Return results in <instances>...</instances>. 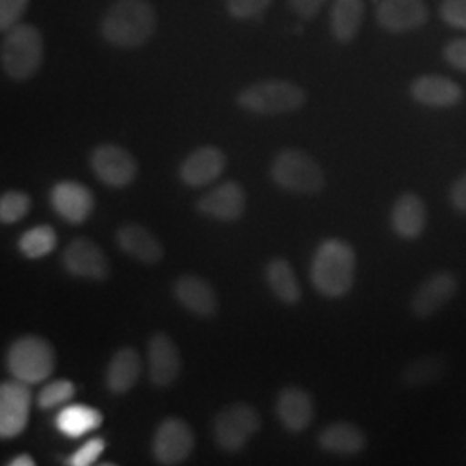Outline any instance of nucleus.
I'll return each mask as SVG.
<instances>
[{"instance_id":"nucleus-20","label":"nucleus","mask_w":466,"mask_h":466,"mask_svg":"<svg viewBox=\"0 0 466 466\" xmlns=\"http://www.w3.org/2000/svg\"><path fill=\"white\" fill-rule=\"evenodd\" d=\"M198 211L204 217L232 223L244 217L246 192L235 180L218 185L211 192L198 200Z\"/></svg>"},{"instance_id":"nucleus-3","label":"nucleus","mask_w":466,"mask_h":466,"mask_svg":"<svg viewBox=\"0 0 466 466\" xmlns=\"http://www.w3.org/2000/svg\"><path fill=\"white\" fill-rule=\"evenodd\" d=\"M46 42L42 32L26 23H19L4 35L0 63L7 78L23 84L32 80L44 63Z\"/></svg>"},{"instance_id":"nucleus-27","label":"nucleus","mask_w":466,"mask_h":466,"mask_svg":"<svg viewBox=\"0 0 466 466\" xmlns=\"http://www.w3.org/2000/svg\"><path fill=\"white\" fill-rule=\"evenodd\" d=\"M265 275H267L268 285L277 299L282 300L287 306L299 304L302 299L299 280L296 277L294 268L287 259L283 258L271 259L265 268Z\"/></svg>"},{"instance_id":"nucleus-14","label":"nucleus","mask_w":466,"mask_h":466,"mask_svg":"<svg viewBox=\"0 0 466 466\" xmlns=\"http://www.w3.org/2000/svg\"><path fill=\"white\" fill-rule=\"evenodd\" d=\"M411 100L429 109H452L465 99L461 85L442 75H420L410 84Z\"/></svg>"},{"instance_id":"nucleus-24","label":"nucleus","mask_w":466,"mask_h":466,"mask_svg":"<svg viewBox=\"0 0 466 466\" xmlns=\"http://www.w3.org/2000/svg\"><path fill=\"white\" fill-rule=\"evenodd\" d=\"M451 361L444 352H429L408 361L400 370V380L408 389H423L441 382L450 373Z\"/></svg>"},{"instance_id":"nucleus-5","label":"nucleus","mask_w":466,"mask_h":466,"mask_svg":"<svg viewBox=\"0 0 466 466\" xmlns=\"http://www.w3.org/2000/svg\"><path fill=\"white\" fill-rule=\"evenodd\" d=\"M269 175L279 188L298 196H317L327 177L317 159L300 149H283L275 156Z\"/></svg>"},{"instance_id":"nucleus-15","label":"nucleus","mask_w":466,"mask_h":466,"mask_svg":"<svg viewBox=\"0 0 466 466\" xmlns=\"http://www.w3.org/2000/svg\"><path fill=\"white\" fill-rule=\"evenodd\" d=\"M390 228L404 242H415L423 237L429 223L427 202L417 192H402L390 208Z\"/></svg>"},{"instance_id":"nucleus-17","label":"nucleus","mask_w":466,"mask_h":466,"mask_svg":"<svg viewBox=\"0 0 466 466\" xmlns=\"http://www.w3.org/2000/svg\"><path fill=\"white\" fill-rule=\"evenodd\" d=\"M147 365L152 385L167 389L177 382L182 370V358L175 340L167 333L157 332L150 337Z\"/></svg>"},{"instance_id":"nucleus-16","label":"nucleus","mask_w":466,"mask_h":466,"mask_svg":"<svg viewBox=\"0 0 466 466\" xmlns=\"http://www.w3.org/2000/svg\"><path fill=\"white\" fill-rule=\"evenodd\" d=\"M50 206L69 225H82L92 217L96 199L86 185L63 180L50 188Z\"/></svg>"},{"instance_id":"nucleus-39","label":"nucleus","mask_w":466,"mask_h":466,"mask_svg":"<svg viewBox=\"0 0 466 466\" xmlns=\"http://www.w3.org/2000/svg\"><path fill=\"white\" fill-rule=\"evenodd\" d=\"M11 466H34L35 465V460L32 458V456H28V454H19V456H16L11 463H9Z\"/></svg>"},{"instance_id":"nucleus-11","label":"nucleus","mask_w":466,"mask_h":466,"mask_svg":"<svg viewBox=\"0 0 466 466\" xmlns=\"http://www.w3.org/2000/svg\"><path fill=\"white\" fill-rule=\"evenodd\" d=\"M431 16L425 0H377L375 21L390 35L411 34L420 30Z\"/></svg>"},{"instance_id":"nucleus-38","label":"nucleus","mask_w":466,"mask_h":466,"mask_svg":"<svg viewBox=\"0 0 466 466\" xmlns=\"http://www.w3.org/2000/svg\"><path fill=\"white\" fill-rule=\"evenodd\" d=\"M292 13L302 21H311L321 13L329 0H287Z\"/></svg>"},{"instance_id":"nucleus-10","label":"nucleus","mask_w":466,"mask_h":466,"mask_svg":"<svg viewBox=\"0 0 466 466\" xmlns=\"http://www.w3.org/2000/svg\"><path fill=\"white\" fill-rule=\"evenodd\" d=\"M196 435L192 427L178 417H169L159 423L152 439V454L161 465H180L192 454Z\"/></svg>"},{"instance_id":"nucleus-2","label":"nucleus","mask_w":466,"mask_h":466,"mask_svg":"<svg viewBox=\"0 0 466 466\" xmlns=\"http://www.w3.org/2000/svg\"><path fill=\"white\" fill-rule=\"evenodd\" d=\"M356 250L344 238H323L311 259L309 279L318 294L327 299H342L356 280Z\"/></svg>"},{"instance_id":"nucleus-23","label":"nucleus","mask_w":466,"mask_h":466,"mask_svg":"<svg viewBox=\"0 0 466 466\" xmlns=\"http://www.w3.org/2000/svg\"><path fill=\"white\" fill-rule=\"evenodd\" d=\"M317 441L321 450L335 456H356L363 452L368 444L365 431L346 420L333 421L325 429H321Z\"/></svg>"},{"instance_id":"nucleus-1","label":"nucleus","mask_w":466,"mask_h":466,"mask_svg":"<svg viewBox=\"0 0 466 466\" xmlns=\"http://www.w3.org/2000/svg\"><path fill=\"white\" fill-rule=\"evenodd\" d=\"M157 30V13L149 0H115L100 19L102 40L116 49L144 47Z\"/></svg>"},{"instance_id":"nucleus-22","label":"nucleus","mask_w":466,"mask_h":466,"mask_svg":"<svg viewBox=\"0 0 466 466\" xmlns=\"http://www.w3.org/2000/svg\"><path fill=\"white\" fill-rule=\"evenodd\" d=\"M173 294L196 317L211 318L218 313L217 290L202 277L182 275L173 285Z\"/></svg>"},{"instance_id":"nucleus-13","label":"nucleus","mask_w":466,"mask_h":466,"mask_svg":"<svg viewBox=\"0 0 466 466\" xmlns=\"http://www.w3.org/2000/svg\"><path fill=\"white\" fill-rule=\"evenodd\" d=\"M63 267L69 275L85 280L102 282L109 277V261L99 244L78 237L71 240L63 252Z\"/></svg>"},{"instance_id":"nucleus-8","label":"nucleus","mask_w":466,"mask_h":466,"mask_svg":"<svg viewBox=\"0 0 466 466\" xmlns=\"http://www.w3.org/2000/svg\"><path fill=\"white\" fill-rule=\"evenodd\" d=\"M460 290V279L451 269H437L431 273L410 299V311L417 319H429L442 311Z\"/></svg>"},{"instance_id":"nucleus-36","label":"nucleus","mask_w":466,"mask_h":466,"mask_svg":"<svg viewBox=\"0 0 466 466\" xmlns=\"http://www.w3.org/2000/svg\"><path fill=\"white\" fill-rule=\"evenodd\" d=\"M442 57L452 69L466 75V36L450 40L442 49Z\"/></svg>"},{"instance_id":"nucleus-29","label":"nucleus","mask_w":466,"mask_h":466,"mask_svg":"<svg viewBox=\"0 0 466 466\" xmlns=\"http://www.w3.org/2000/svg\"><path fill=\"white\" fill-rule=\"evenodd\" d=\"M17 248L28 259L46 258L57 248V233L49 225H38L19 237Z\"/></svg>"},{"instance_id":"nucleus-25","label":"nucleus","mask_w":466,"mask_h":466,"mask_svg":"<svg viewBox=\"0 0 466 466\" xmlns=\"http://www.w3.org/2000/svg\"><path fill=\"white\" fill-rule=\"evenodd\" d=\"M365 21V0H333L329 26L335 42L350 44L361 32Z\"/></svg>"},{"instance_id":"nucleus-18","label":"nucleus","mask_w":466,"mask_h":466,"mask_svg":"<svg viewBox=\"0 0 466 466\" xmlns=\"http://www.w3.org/2000/svg\"><path fill=\"white\" fill-rule=\"evenodd\" d=\"M227 167V156L217 146H202L192 150L178 167V177L185 185L200 188L213 184Z\"/></svg>"},{"instance_id":"nucleus-9","label":"nucleus","mask_w":466,"mask_h":466,"mask_svg":"<svg viewBox=\"0 0 466 466\" xmlns=\"http://www.w3.org/2000/svg\"><path fill=\"white\" fill-rule=\"evenodd\" d=\"M88 161L96 178L111 188L128 187L138 171L134 154L113 142H104L94 147Z\"/></svg>"},{"instance_id":"nucleus-21","label":"nucleus","mask_w":466,"mask_h":466,"mask_svg":"<svg viewBox=\"0 0 466 466\" xmlns=\"http://www.w3.org/2000/svg\"><path fill=\"white\" fill-rule=\"evenodd\" d=\"M116 244L119 249L135 261L144 265H157L165 258V248L161 240L150 232L149 228L138 223H125L116 232Z\"/></svg>"},{"instance_id":"nucleus-37","label":"nucleus","mask_w":466,"mask_h":466,"mask_svg":"<svg viewBox=\"0 0 466 466\" xmlns=\"http://www.w3.org/2000/svg\"><path fill=\"white\" fill-rule=\"evenodd\" d=\"M448 202H450L451 209L458 217L466 218V169L463 173H460L450 185Z\"/></svg>"},{"instance_id":"nucleus-31","label":"nucleus","mask_w":466,"mask_h":466,"mask_svg":"<svg viewBox=\"0 0 466 466\" xmlns=\"http://www.w3.org/2000/svg\"><path fill=\"white\" fill-rule=\"evenodd\" d=\"M76 392V387L71 380H54V382L47 383L40 394H38V406L42 410H49V408H56L59 404H66L69 400H73Z\"/></svg>"},{"instance_id":"nucleus-6","label":"nucleus","mask_w":466,"mask_h":466,"mask_svg":"<svg viewBox=\"0 0 466 466\" xmlns=\"http://www.w3.org/2000/svg\"><path fill=\"white\" fill-rule=\"evenodd\" d=\"M56 368V352L49 340L38 335H25L7 350V370L28 385L47 380Z\"/></svg>"},{"instance_id":"nucleus-7","label":"nucleus","mask_w":466,"mask_h":466,"mask_svg":"<svg viewBox=\"0 0 466 466\" xmlns=\"http://www.w3.org/2000/svg\"><path fill=\"white\" fill-rule=\"evenodd\" d=\"M261 429V415L249 402H232L225 406L213 423L215 441L227 452L242 450L250 437Z\"/></svg>"},{"instance_id":"nucleus-30","label":"nucleus","mask_w":466,"mask_h":466,"mask_svg":"<svg viewBox=\"0 0 466 466\" xmlns=\"http://www.w3.org/2000/svg\"><path fill=\"white\" fill-rule=\"evenodd\" d=\"M30 208H32V199L26 192H21V190L4 192L0 198V221L4 225L17 223L28 215Z\"/></svg>"},{"instance_id":"nucleus-33","label":"nucleus","mask_w":466,"mask_h":466,"mask_svg":"<svg viewBox=\"0 0 466 466\" xmlns=\"http://www.w3.org/2000/svg\"><path fill=\"white\" fill-rule=\"evenodd\" d=\"M30 0H0V30L5 34L21 23Z\"/></svg>"},{"instance_id":"nucleus-35","label":"nucleus","mask_w":466,"mask_h":466,"mask_svg":"<svg viewBox=\"0 0 466 466\" xmlns=\"http://www.w3.org/2000/svg\"><path fill=\"white\" fill-rule=\"evenodd\" d=\"M106 450V441L96 437L90 439L88 442H85L84 446L78 451H75L69 460L67 465L71 466H90L94 465L100 458V454Z\"/></svg>"},{"instance_id":"nucleus-4","label":"nucleus","mask_w":466,"mask_h":466,"mask_svg":"<svg viewBox=\"0 0 466 466\" xmlns=\"http://www.w3.org/2000/svg\"><path fill=\"white\" fill-rule=\"evenodd\" d=\"M235 102L238 107L258 116H282L302 109L308 94L300 85L289 80H261L242 88Z\"/></svg>"},{"instance_id":"nucleus-34","label":"nucleus","mask_w":466,"mask_h":466,"mask_svg":"<svg viewBox=\"0 0 466 466\" xmlns=\"http://www.w3.org/2000/svg\"><path fill=\"white\" fill-rule=\"evenodd\" d=\"M439 16L451 28L466 32V0H442Z\"/></svg>"},{"instance_id":"nucleus-19","label":"nucleus","mask_w":466,"mask_h":466,"mask_svg":"<svg viewBox=\"0 0 466 466\" xmlns=\"http://www.w3.org/2000/svg\"><path fill=\"white\" fill-rule=\"evenodd\" d=\"M275 410L287 432L302 433L313 423L315 400L299 385H289L279 394Z\"/></svg>"},{"instance_id":"nucleus-26","label":"nucleus","mask_w":466,"mask_h":466,"mask_svg":"<svg viewBox=\"0 0 466 466\" xmlns=\"http://www.w3.org/2000/svg\"><path fill=\"white\" fill-rule=\"evenodd\" d=\"M142 358L134 348L117 350L106 370V385L113 394H127L138 382Z\"/></svg>"},{"instance_id":"nucleus-12","label":"nucleus","mask_w":466,"mask_h":466,"mask_svg":"<svg viewBox=\"0 0 466 466\" xmlns=\"http://www.w3.org/2000/svg\"><path fill=\"white\" fill-rule=\"evenodd\" d=\"M32 385L9 380L0 385V437L15 439L25 432L32 410Z\"/></svg>"},{"instance_id":"nucleus-32","label":"nucleus","mask_w":466,"mask_h":466,"mask_svg":"<svg viewBox=\"0 0 466 466\" xmlns=\"http://www.w3.org/2000/svg\"><path fill=\"white\" fill-rule=\"evenodd\" d=\"M271 4L273 0H225V9L237 21H249L261 16Z\"/></svg>"},{"instance_id":"nucleus-28","label":"nucleus","mask_w":466,"mask_h":466,"mask_svg":"<svg viewBox=\"0 0 466 466\" xmlns=\"http://www.w3.org/2000/svg\"><path fill=\"white\" fill-rule=\"evenodd\" d=\"M100 425H102L100 411L85 404H67L56 418L57 431L71 439L97 431Z\"/></svg>"}]
</instances>
